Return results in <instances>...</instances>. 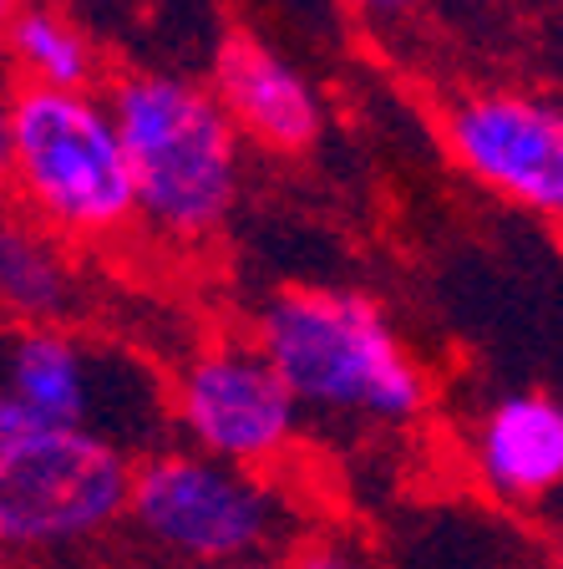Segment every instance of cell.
<instances>
[{
  "mask_svg": "<svg viewBox=\"0 0 563 569\" xmlns=\"http://www.w3.org/2000/svg\"><path fill=\"white\" fill-rule=\"evenodd\" d=\"M203 569H284V565H274V559H254V565H203Z\"/></svg>",
  "mask_w": 563,
  "mask_h": 569,
  "instance_id": "15",
  "label": "cell"
},
{
  "mask_svg": "<svg viewBox=\"0 0 563 569\" xmlns=\"http://www.w3.org/2000/svg\"><path fill=\"white\" fill-rule=\"evenodd\" d=\"M553 559H559V569H563V533H559V545H553Z\"/></svg>",
  "mask_w": 563,
  "mask_h": 569,
  "instance_id": "16",
  "label": "cell"
},
{
  "mask_svg": "<svg viewBox=\"0 0 563 569\" xmlns=\"http://www.w3.org/2000/svg\"><path fill=\"white\" fill-rule=\"evenodd\" d=\"M254 341L305 417L351 427H406L426 412L422 361L386 310L361 290L290 284L254 310Z\"/></svg>",
  "mask_w": 563,
  "mask_h": 569,
  "instance_id": "1",
  "label": "cell"
},
{
  "mask_svg": "<svg viewBox=\"0 0 563 569\" xmlns=\"http://www.w3.org/2000/svg\"><path fill=\"white\" fill-rule=\"evenodd\" d=\"M128 523L178 569L284 559L305 545L300 513L270 473L203 458L193 448L142 452Z\"/></svg>",
  "mask_w": 563,
  "mask_h": 569,
  "instance_id": "4",
  "label": "cell"
},
{
  "mask_svg": "<svg viewBox=\"0 0 563 569\" xmlns=\"http://www.w3.org/2000/svg\"><path fill=\"white\" fill-rule=\"evenodd\" d=\"M138 458L92 432L41 427L0 407V545L67 555L128 523Z\"/></svg>",
  "mask_w": 563,
  "mask_h": 569,
  "instance_id": "5",
  "label": "cell"
},
{
  "mask_svg": "<svg viewBox=\"0 0 563 569\" xmlns=\"http://www.w3.org/2000/svg\"><path fill=\"white\" fill-rule=\"evenodd\" d=\"M284 569H381L355 539L341 533H305V545L284 559Z\"/></svg>",
  "mask_w": 563,
  "mask_h": 569,
  "instance_id": "13",
  "label": "cell"
},
{
  "mask_svg": "<svg viewBox=\"0 0 563 569\" xmlns=\"http://www.w3.org/2000/svg\"><path fill=\"white\" fill-rule=\"evenodd\" d=\"M107 107L132 163L138 219L178 244L209 239L239 199V128L219 97L188 77L128 71Z\"/></svg>",
  "mask_w": 563,
  "mask_h": 569,
  "instance_id": "2",
  "label": "cell"
},
{
  "mask_svg": "<svg viewBox=\"0 0 563 569\" xmlns=\"http://www.w3.org/2000/svg\"><path fill=\"white\" fill-rule=\"evenodd\" d=\"M0 407L41 427L107 438L132 458L148 442L158 448L173 427V387H163L148 361L71 326H16L6 341Z\"/></svg>",
  "mask_w": 563,
  "mask_h": 569,
  "instance_id": "6",
  "label": "cell"
},
{
  "mask_svg": "<svg viewBox=\"0 0 563 569\" xmlns=\"http://www.w3.org/2000/svg\"><path fill=\"white\" fill-rule=\"evenodd\" d=\"M6 168L26 219L57 239H107L138 219L118 118L92 92L16 87L6 102Z\"/></svg>",
  "mask_w": 563,
  "mask_h": 569,
  "instance_id": "3",
  "label": "cell"
},
{
  "mask_svg": "<svg viewBox=\"0 0 563 569\" xmlns=\"http://www.w3.org/2000/svg\"><path fill=\"white\" fill-rule=\"evenodd\" d=\"M209 92L219 97L239 138H254L270 153H305L320 138V102L305 71L249 31H229L219 41L209 67Z\"/></svg>",
  "mask_w": 563,
  "mask_h": 569,
  "instance_id": "9",
  "label": "cell"
},
{
  "mask_svg": "<svg viewBox=\"0 0 563 569\" xmlns=\"http://www.w3.org/2000/svg\"><path fill=\"white\" fill-rule=\"evenodd\" d=\"M300 402L259 351V341L223 336L199 346L173 377V432L203 458L264 473L300 438Z\"/></svg>",
  "mask_w": 563,
  "mask_h": 569,
  "instance_id": "7",
  "label": "cell"
},
{
  "mask_svg": "<svg viewBox=\"0 0 563 569\" xmlns=\"http://www.w3.org/2000/svg\"><path fill=\"white\" fill-rule=\"evenodd\" d=\"M442 142L482 189L563 224V102L533 92H468L446 102Z\"/></svg>",
  "mask_w": 563,
  "mask_h": 569,
  "instance_id": "8",
  "label": "cell"
},
{
  "mask_svg": "<svg viewBox=\"0 0 563 569\" xmlns=\"http://www.w3.org/2000/svg\"><path fill=\"white\" fill-rule=\"evenodd\" d=\"M6 47L16 57L21 87H47V92H92L97 82V51L87 31L71 16L21 0L11 6Z\"/></svg>",
  "mask_w": 563,
  "mask_h": 569,
  "instance_id": "12",
  "label": "cell"
},
{
  "mask_svg": "<svg viewBox=\"0 0 563 569\" xmlns=\"http://www.w3.org/2000/svg\"><path fill=\"white\" fill-rule=\"evenodd\" d=\"M0 300L16 326H67L77 300V274L51 229L11 219L0 234Z\"/></svg>",
  "mask_w": 563,
  "mask_h": 569,
  "instance_id": "11",
  "label": "cell"
},
{
  "mask_svg": "<svg viewBox=\"0 0 563 569\" xmlns=\"http://www.w3.org/2000/svg\"><path fill=\"white\" fill-rule=\"evenodd\" d=\"M472 468L503 503H539L563 488V407L543 391H513L472 432Z\"/></svg>",
  "mask_w": 563,
  "mask_h": 569,
  "instance_id": "10",
  "label": "cell"
},
{
  "mask_svg": "<svg viewBox=\"0 0 563 569\" xmlns=\"http://www.w3.org/2000/svg\"><path fill=\"white\" fill-rule=\"evenodd\" d=\"M351 16H361L365 26H396V21H406L422 0H341Z\"/></svg>",
  "mask_w": 563,
  "mask_h": 569,
  "instance_id": "14",
  "label": "cell"
}]
</instances>
